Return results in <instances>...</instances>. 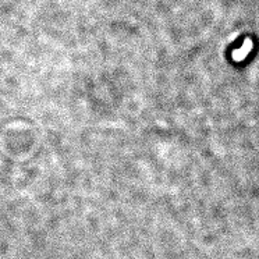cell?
Segmentation results:
<instances>
[{
  "instance_id": "cell-1",
  "label": "cell",
  "mask_w": 259,
  "mask_h": 259,
  "mask_svg": "<svg viewBox=\"0 0 259 259\" xmlns=\"http://www.w3.org/2000/svg\"><path fill=\"white\" fill-rule=\"evenodd\" d=\"M253 48V42L251 38H247V39L244 40V45L240 48V49H236V51H233V60L234 62H242L245 57L248 56V53L252 51Z\"/></svg>"
}]
</instances>
